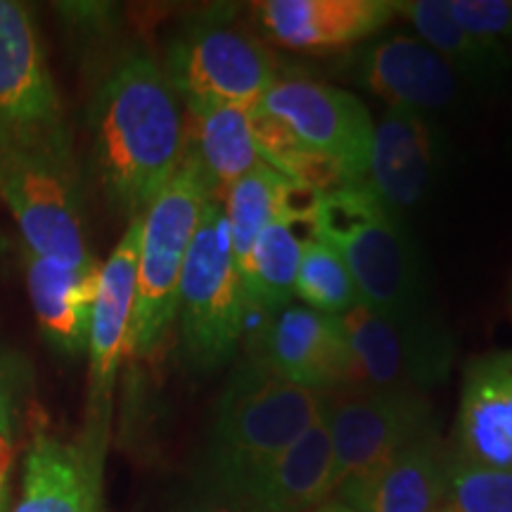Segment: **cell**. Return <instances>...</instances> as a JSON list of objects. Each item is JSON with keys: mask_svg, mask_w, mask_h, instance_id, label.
<instances>
[{"mask_svg": "<svg viewBox=\"0 0 512 512\" xmlns=\"http://www.w3.org/2000/svg\"><path fill=\"white\" fill-rule=\"evenodd\" d=\"M294 297L309 304V309L328 316H342L358 306V292L347 264L328 242L304 240L299 256Z\"/></svg>", "mask_w": 512, "mask_h": 512, "instance_id": "484cf974", "label": "cell"}, {"mask_svg": "<svg viewBox=\"0 0 512 512\" xmlns=\"http://www.w3.org/2000/svg\"><path fill=\"white\" fill-rule=\"evenodd\" d=\"M254 12L268 41L302 53L356 46L396 15L389 0H266Z\"/></svg>", "mask_w": 512, "mask_h": 512, "instance_id": "2e32d148", "label": "cell"}, {"mask_svg": "<svg viewBox=\"0 0 512 512\" xmlns=\"http://www.w3.org/2000/svg\"><path fill=\"white\" fill-rule=\"evenodd\" d=\"M294 226L287 219L268 223L238 266L247 309L280 313L290 306L304 245Z\"/></svg>", "mask_w": 512, "mask_h": 512, "instance_id": "cb8c5ba5", "label": "cell"}, {"mask_svg": "<svg viewBox=\"0 0 512 512\" xmlns=\"http://www.w3.org/2000/svg\"><path fill=\"white\" fill-rule=\"evenodd\" d=\"M323 394L299 387L249 358L216 401L197 479L233 503L247 484L320 415Z\"/></svg>", "mask_w": 512, "mask_h": 512, "instance_id": "3957f363", "label": "cell"}, {"mask_svg": "<svg viewBox=\"0 0 512 512\" xmlns=\"http://www.w3.org/2000/svg\"><path fill=\"white\" fill-rule=\"evenodd\" d=\"M446 467L432 430L335 494L354 512H444Z\"/></svg>", "mask_w": 512, "mask_h": 512, "instance_id": "ac0fdd59", "label": "cell"}, {"mask_svg": "<svg viewBox=\"0 0 512 512\" xmlns=\"http://www.w3.org/2000/svg\"><path fill=\"white\" fill-rule=\"evenodd\" d=\"M102 467L79 441L36 425L24 451L22 491L12 512H100Z\"/></svg>", "mask_w": 512, "mask_h": 512, "instance_id": "d6986e66", "label": "cell"}, {"mask_svg": "<svg viewBox=\"0 0 512 512\" xmlns=\"http://www.w3.org/2000/svg\"><path fill=\"white\" fill-rule=\"evenodd\" d=\"M211 200L195 159L183 162L140 216L136 306H133L128 356L152 358L164 344L178 311V287L190 242Z\"/></svg>", "mask_w": 512, "mask_h": 512, "instance_id": "277c9868", "label": "cell"}, {"mask_svg": "<svg viewBox=\"0 0 512 512\" xmlns=\"http://www.w3.org/2000/svg\"><path fill=\"white\" fill-rule=\"evenodd\" d=\"M335 494V458L328 422L320 415L242 491L247 512H311Z\"/></svg>", "mask_w": 512, "mask_h": 512, "instance_id": "ffe728a7", "label": "cell"}, {"mask_svg": "<svg viewBox=\"0 0 512 512\" xmlns=\"http://www.w3.org/2000/svg\"><path fill=\"white\" fill-rule=\"evenodd\" d=\"M140 249V219L128 226L100 266V285L95 297L91 332H88V396L86 422L79 444L95 465L105 463L107 439H110L112 394L121 361L128 354V332H131L133 306H136Z\"/></svg>", "mask_w": 512, "mask_h": 512, "instance_id": "ba28073f", "label": "cell"}, {"mask_svg": "<svg viewBox=\"0 0 512 512\" xmlns=\"http://www.w3.org/2000/svg\"><path fill=\"white\" fill-rule=\"evenodd\" d=\"M93 169L107 202L140 219L183 162L185 121L162 64L128 53L91 105Z\"/></svg>", "mask_w": 512, "mask_h": 512, "instance_id": "6da1fadb", "label": "cell"}, {"mask_svg": "<svg viewBox=\"0 0 512 512\" xmlns=\"http://www.w3.org/2000/svg\"><path fill=\"white\" fill-rule=\"evenodd\" d=\"M311 512H354V510H351L349 505H344L342 501H325L323 505H318V508Z\"/></svg>", "mask_w": 512, "mask_h": 512, "instance_id": "1f68e13d", "label": "cell"}, {"mask_svg": "<svg viewBox=\"0 0 512 512\" xmlns=\"http://www.w3.org/2000/svg\"><path fill=\"white\" fill-rule=\"evenodd\" d=\"M100 261L69 268L27 252V290L41 335L64 356L86 354Z\"/></svg>", "mask_w": 512, "mask_h": 512, "instance_id": "44dd1931", "label": "cell"}, {"mask_svg": "<svg viewBox=\"0 0 512 512\" xmlns=\"http://www.w3.org/2000/svg\"><path fill=\"white\" fill-rule=\"evenodd\" d=\"M456 458L512 472V349L479 356L465 370Z\"/></svg>", "mask_w": 512, "mask_h": 512, "instance_id": "e0dca14e", "label": "cell"}, {"mask_svg": "<svg viewBox=\"0 0 512 512\" xmlns=\"http://www.w3.org/2000/svg\"><path fill=\"white\" fill-rule=\"evenodd\" d=\"M185 107V155L200 166L211 200L221 202L230 185L264 162L252 138V110L256 105Z\"/></svg>", "mask_w": 512, "mask_h": 512, "instance_id": "7402d4cb", "label": "cell"}, {"mask_svg": "<svg viewBox=\"0 0 512 512\" xmlns=\"http://www.w3.org/2000/svg\"><path fill=\"white\" fill-rule=\"evenodd\" d=\"M0 202L29 254L69 268L98 261L88 249L72 147L0 145Z\"/></svg>", "mask_w": 512, "mask_h": 512, "instance_id": "8992f818", "label": "cell"}, {"mask_svg": "<svg viewBox=\"0 0 512 512\" xmlns=\"http://www.w3.org/2000/svg\"><path fill=\"white\" fill-rule=\"evenodd\" d=\"M444 512H512V472L448 460Z\"/></svg>", "mask_w": 512, "mask_h": 512, "instance_id": "4316f807", "label": "cell"}, {"mask_svg": "<svg viewBox=\"0 0 512 512\" xmlns=\"http://www.w3.org/2000/svg\"><path fill=\"white\" fill-rule=\"evenodd\" d=\"M10 465H12V451H0V505H3L5 489H8Z\"/></svg>", "mask_w": 512, "mask_h": 512, "instance_id": "4dcf8cb0", "label": "cell"}, {"mask_svg": "<svg viewBox=\"0 0 512 512\" xmlns=\"http://www.w3.org/2000/svg\"><path fill=\"white\" fill-rule=\"evenodd\" d=\"M335 458V491L432 432L430 403L418 392L347 387L323 394Z\"/></svg>", "mask_w": 512, "mask_h": 512, "instance_id": "30bf717a", "label": "cell"}, {"mask_svg": "<svg viewBox=\"0 0 512 512\" xmlns=\"http://www.w3.org/2000/svg\"><path fill=\"white\" fill-rule=\"evenodd\" d=\"M259 107L283 121L299 143L342 166L351 183H363L375 121L356 95L311 79H278Z\"/></svg>", "mask_w": 512, "mask_h": 512, "instance_id": "7c38bea8", "label": "cell"}, {"mask_svg": "<svg viewBox=\"0 0 512 512\" xmlns=\"http://www.w3.org/2000/svg\"><path fill=\"white\" fill-rule=\"evenodd\" d=\"M392 8L411 22L415 36L437 50L465 83L477 88L503 86L512 55L467 34L451 17L446 0H396Z\"/></svg>", "mask_w": 512, "mask_h": 512, "instance_id": "603a6c76", "label": "cell"}, {"mask_svg": "<svg viewBox=\"0 0 512 512\" xmlns=\"http://www.w3.org/2000/svg\"><path fill=\"white\" fill-rule=\"evenodd\" d=\"M169 512H247V510L240 508L238 503L230 501V498L221 496L219 491H214L211 486H207L195 477V482L185 489V494L178 498L176 505Z\"/></svg>", "mask_w": 512, "mask_h": 512, "instance_id": "f546056e", "label": "cell"}, {"mask_svg": "<svg viewBox=\"0 0 512 512\" xmlns=\"http://www.w3.org/2000/svg\"><path fill=\"white\" fill-rule=\"evenodd\" d=\"M351 67L361 86L387 102L389 110H448L465 93L456 69L415 34L375 38L358 50Z\"/></svg>", "mask_w": 512, "mask_h": 512, "instance_id": "5bb4252c", "label": "cell"}, {"mask_svg": "<svg viewBox=\"0 0 512 512\" xmlns=\"http://www.w3.org/2000/svg\"><path fill=\"white\" fill-rule=\"evenodd\" d=\"M254 358L283 380L320 394L363 387L339 316L309 306H287L275 313L264 349Z\"/></svg>", "mask_w": 512, "mask_h": 512, "instance_id": "4fadbf2b", "label": "cell"}, {"mask_svg": "<svg viewBox=\"0 0 512 512\" xmlns=\"http://www.w3.org/2000/svg\"><path fill=\"white\" fill-rule=\"evenodd\" d=\"M285 183L287 176L261 162L230 185L223 195L221 207L226 214L230 247H233L238 266L245 261L261 230L280 216V195H283Z\"/></svg>", "mask_w": 512, "mask_h": 512, "instance_id": "d4e9b609", "label": "cell"}, {"mask_svg": "<svg viewBox=\"0 0 512 512\" xmlns=\"http://www.w3.org/2000/svg\"><path fill=\"white\" fill-rule=\"evenodd\" d=\"M446 8L467 34L512 55V0H446Z\"/></svg>", "mask_w": 512, "mask_h": 512, "instance_id": "83f0119b", "label": "cell"}, {"mask_svg": "<svg viewBox=\"0 0 512 512\" xmlns=\"http://www.w3.org/2000/svg\"><path fill=\"white\" fill-rule=\"evenodd\" d=\"M339 323L363 387L422 394L451 373L453 337L439 313L411 323H392L358 304L342 313Z\"/></svg>", "mask_w": 512, "mask_h": 512, "instance_id": "8fae6325", "label": "cell"}, {"mask_svg": "<svg viewBox=\"0 0 512 512\" xmlns=\"http://www.w3.org/2000/svg\"><path fill=\"white\" fill-rule=\"evenodd\" d=\"M441 164V136L427 114L387 110L375 124L373 152L363 183L394 214L420 207Z\"/></svg>", "mask_w": 512, "mask_h": 512, "instance_id": "9a60e30c", "label": "cell"}, {"mask_svg": "<svg viewBox=\"0 0 512 512\" xmlns=\"http://www.w3.org/2000/svg\"><path fill=\"white\" fill-rule=\"evenodd\" d=\"M22 401V377L8 356L0 354V451L15 448Z\"/></svg>", "mask_w": 512, "mask_h": 512, "instance_id": "f1b7e54d", "label": "cell"}, {"mask_svg": "<svg viewBox=\"0 0 512 512\" xmlns=\"http://www.w3.org/2000/svg\"><path fill=\"white\" fill-rule=\"evenodd\" d=\"M164 76L185 105H259L278 81V64L230 10L188 19L171 38Z\"/></svg>", "mask_w": 512, "mask_h": 512, "instance_id": "52a82bcc", "label": "cell"}, {"mask_svg": "<svg viewBox=\"0 0 512 512\" xmlns=\"http://www.w3.org/2000/svg\"><path fill=\"white\" fill-rule=\"evenodd\" d=\"M178 328L185 366L211 375L230 363L247 323V299L221 202L209 200L190 242L178 287Z\"/></svg>", "mask_w": 512, "mask_h": 512, "instance_id": "5b68a950", "label": "cell"}, {"mask_svg": "<svg viewBox=\"0 0 512 512\" xmlns=\"http://www.w3.org/2000/svg\"><path fill=\"white\" fill-rule=\"evenodd\" d=\"M0 145L72 147L34 17L15 0H0Z\"/></svg>", "mask_w": 512, "mask_h": 512, "instance_id": "9c48e42d", "label": "cell"}, {"mask_svg": "<svg viewBox=\"0 0 512 512\" xmlns=\"http://www.w3.org/2000/svg\"><path fill=\"white\" fill-rule=\"evenodd\" d=\"M311 226L313 238L328 242L344 259L358 304L392 323L437 316L418 242L366 183L320 195Z\"/></svg>", "mask_w": 512, "mask_h": 512, "instance_id": "7a4b0ae2", "label": "cell"}]
</instances>
